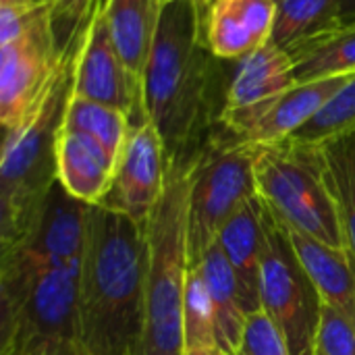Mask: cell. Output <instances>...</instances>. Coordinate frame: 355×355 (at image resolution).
Segmentation results:
<instances>
[{"mask_svg": "<svg viewBox=\"0 0 355 355\" xmlns=\"http://www.w3.org/2000/svg\"><path fill=\"white\" fill-rule=\"evenodd\" d=\"M206 44L200 0H166L141 77L146 119L166 160H196L220 125L229 73Z\"/></svg>", "mask_w": 355, "mask_h": 355, "instance_id": "1", "label": "cell"}, {"mask_svg": "<svg viewBox=\"0 0 355 355\" xmlns=\"http://www.w3.org/2000/svg\"><path fill=\"white\" fill-rule=\"evenodd\" d=\"M146 225L89 206L77 277L79 341L89 355H141L146 329Z\"/></svg>", "mask_w": 355, "mask_h": 355, "instance_id": "2", "label": "cell"}, {"mask_svg": "<svg viewBox=\"0 0 355 355\" xmlns=\"http://www.w3.org/2000/svg\"><path fill=\"white\" fill-rule=\"evenodd\" d=\"M87 23V21H85ZM62 48L56 73L29 116L8 129L0 156V250L17 243L58 183L56 148L75 89L83 29Z\"/></svg>", "mask_w": 355, "mask_h": 355, "instance_id": "3", "label": "cell"}, {"mask_svg": "<svg viewBox=\"0 0 355 355\" xmlns=\"http://www.w3.org/2000/svg\"><path fill=\"white\" fill-rule=\"evenodd\" d=\"M193 160L168 162L158 204L146 220L144 355H183V300L189 279L187 214Z\"/></svg>", "mask_w": 355, "mask_h": 355, "instance_id": "4", "label": "cell"}, {"mask_svg": "<svg viewBox=\"0 0 355 355\" xmlns=\"http://www.w3.org/2000/svg\"><path fill=\"white\" fill-rule=\"evenodd\" d=\"M256 183L260 200L287 229L345 250L341 216L320 144L285 139L258 146Z\"/></svg>", "mask_w": 355, "mask_h": 355, "instance_id": "5", "label": "cell"}, {"mask_svg": "<svg viewBox=\"0 0 355 355\" xmlns=\"http://www.w3.org/2000/svg\"><path fill=\"white\" fill-rule=\"evenodd\" d=\"M256 154L258 146L235 139L218 125L193 160L187 214L191 268L216 245L227 220L258 196Z\"/></svg>", "mask_w": 355, "mask_h": 355, "instance_id": "6", "label": "cell"}, {"mask_svg": "<svg viewBox=\"0 0 355 355\" xmlns=\"http://www.w3.org/2000/svg\"><path fill=\"white\" fill-rule=\"evenodd\" d=\"M79 268L0 279V355H37L48 345L79 339Z\"/></svg>", "mask_w": 355, "mask_h": 355, "instance_id": "7", "label": "cell"}, {"mask_svg": "<svg viewBox=\"0 0 355 355\" xmlns=\"http://www.w3.org/2000/svg\"><path fill=\"white\" fill-rule=\"evenodd\" d=\"M264 204V202H262ZM260 306L279 327L291 355H316L322 297L300 260L287 227L264 204Z\"/></svg>", "mask_w": 355, "mask_h": 355, "instance_id": "8", "label": "cell"}, {"mask_svg": "<svg viewBox=\"0 0 355 355\" xmlns=\"http://www.w3.org/2000/svg\"><path fill=\"white\" fill-rule=\"evenodd\" d=\"M89 206L56 183L25 235L0 250V279L79 268Z\"/></svg>", "mask_w": 355, "mask_h": 355, "instance_id": "9", "label": "cell"}, {"mask_svg": "<svg viewBox=\"0 0 355 355\" xmlns=\"http://www.w3.org/2000/svg\"><path fill=\"white\" fill-rule=\"evenodd\" d=\"M62 50L54 29V6L33 15L0 46V123L4 131L23 123L48 89Z\"/></svg>", "mask_w": 355, "mask_h": 355, "instance_id": "10", "label": "cell"}, {"mask_svg": "<svg viewBox=\"0 0 355 355\" xmlns=\"http://www.w3.org/2000/svg\"><path fill=\"white\" fill-rule=\"evenodd\" d=\"M102 6L104 0H98L83 29V40L75 64L73 96L125 112L133 127L148 121L144 112L141 79L129 71L116 52L104 21Z\"/></svg>", "mask_w": 355, "mask_h": 355, "instance_id": "11", "label": "cell"}, {"mask_svg": "<svg viewBox=\"0 0 355 355\" xmlns=\"http://www.w3.org/2000/svg\"><path fill=\"white\" fill-rule=\"evenodd\" d=\"M349 77L352 75L295 83L291 89L260 104L223 112L220 127L235 139L252 146L285 141L306 123H310L341 92Z\"/></svg>", "mask_w": 355, "mask_h": 355, "instance_id": "12", "label": "cell"}, {"mask_svg": "<svg viewBox=\"0 0 355 355\" xmlns=\"http://www.w3.org/2000/svg\"><path fill=\"white\" fill-rule=\"evenodd\" d=\"M166 171L168 160L156 127L150 121L133 125L116 160L112 183L98 206L146 225L162 196Z\"/></svg>", "mask_w": 355, "mask_h": 355, "instance_id": "13", "label": "cell"}, {"mask_svg": "<svg viewBox=\"0 0 355 355\" xmlns=\"http://www.w3.org/2000/svg\"><path fill=\"white\" fill-rule=\"evenodd\" d=\"M204 37L220 60L243 58L272 40L277 0H200Z\"/></svg>", "mask_w": 355, "mask_h": 355, "instance_id": "14", "label": "cell"}, {"mask_svg": "<svg viewBox=\"0 0 355 355\" xmlns=\"http://www.w3.org/2000/svg\"><path fill=\"white\" fill-rule=\"evenodd\" d=\"M264 204L260 196L243 204L223 227L216 243L223 250L225 258L233 266L243 308L250 314L262 310L260 306V264L264 250V223H262Z\"/></svg>", "mask_w": 355, "mask_h": 355, "instance_id": "15", "label": "cell"}, {"mask_svg": "<svg viewBox=\"0 0 355 355\" xmlns=\"http://www.w3.org/2000/svg\"><path fill=\"white\" fill-rule=\"evenodd\" d=\"M231 62L233 67L229 69V83H227L223 112L241 110L260 104L268 98H275L291 89L297 83L293 75L291 56L281 48H277L272 42Z\"/></svg>", "mask_w": 355, "mask_h": 355, "instance_id": "16", "label": "cell"}, {"mask_svg": "<svg viewBox=\"0 0 355 355\" xmlns=\"http://www.w3.org/2000/svg\"><path fill=\"white\" fill-rule=\"evenodd\" d=\"M58 183L85 204H100L106 196L116 160L94 139L62 129L56 148Z\"/></svg>", "mask_w": 355, "mask_h": 355, "instance_id": "17", "label": "cell"}, {"mask_svg": "<svg viewBox=\"0 0 355 355\" xmlns=\"http://www.w3.org/2000/svg\"><path fill=\"white\" fill-rule=\"evenodd\" d=\"M287 231L322 304L341 312L355 327V264L352 256L341 248L327 245L304 233Z\"/></svg>", "mask_w": 355, "mask_h": 355, "instance_id": "18", "label": "cell"}, {"mask_svg": "<svg viewBox=\"0 0 355 355\" xmlns=\"http://www.w3.org/2000/svg\"><path fill=\"white\" fill-rule=\"evenodd\" d=\"M166 0H104L110 40L133 75L144 77Z\"/></svg>", "mask_w": 355, "mask_h": 355, "instance_id": "19", "label": "cell"}, {"mask_svg": "<svg viewBox=\"0 0 355 355\" xmlns=\"http://www.w3.org/2000/svg\"><path fill=\"white\" fill-rule=\"evenodd\" d=\"M198 270L214 306L216 327H218V345L229 355H235L241 349V339L245 331L248 312L241 302V289L237 275L229 260L225 258L223 250L212 245L202 262L191 268Z\"/></svg>", "mask_w": 355, "mask_h": 355, "instance_id": "20", "label": "cell"}, {"mask_svg": "<svg viewBox=\"0 0 355 355\" xmlns=\"http://www.w3.org/2000/svg\"><path fill=\"white\" fill-rule=\"evenodd\" d=\"M343 0H277L272 44L295 54L302 46L335 31L341 23Z\"/></svg>", "mask_w": 355, "mask_h": 355, "instance_id": "21", "label": "cell"}, {"mask_svg": "<svg viewBox=\"0 0 355 355\" xmlns=\"http://www.w3.org/2000/svg\"><path fill=\"white\" fill-rule=\"evenodd\" d=\"M291 60L297 83L355 75V21L302 46Z\"/></svg>", "mask_w": 355, "mask_h": 355, "instance_id": "22", "label": "cell"}, {"mask_svg": "<svg viewBox=\"0 0 355 355\" xmlns=\"http://www.w3.org/2000/svg\"><path fill=\"white\" fill-rule=\"evenodd\" d=\"M320 146L341 216L345 252L355 264V131L331 137Z\"/></svg>", "mask_w": 355, "mask_h": 355, "instance_id": "23", "label": "cell"}, {"mask_svg": "<svg viewBox=\"0 0 355 355\" xmlns=\"http://www.w3.org/2000/svg\"><path fill=\"white\" fill-rule=\"evenodd\" d=\"M62 129L81 133V135L94 139L114 160H119V156L125 148L127 135L131 131V121L125 112H121L112 106L73 96L69 102V110H67Z\"/></svg>", "mask_w": 355, "mask_h": 355, "instance_id": "24", "label": "cell"}, {"mask_svg": "<svg viewBox=\"0 0 355 355\" xmlns=\"http://www.w3.org/2000/svg\"><path fill=\"white\" fill-rule=\"evenodd\" d=\"M183 345H185V352L218 345V327H216L214 306L198 270H189V279L185 287Z\"/></svg>", "mask_w": 355, "mask_h": 355, "instance_id": "25", "label": "cell"}, {"mask_svg": "<svg viewBox=\"0 0 355 355\" xmlns=\"http://www.w3.org/2000/svg\"><path fill=\"white\" fill-rule=\"evenodd\" d=\"M355 131V75L341 87V92L300 131L289 139L302 144H322L331 137Z\"/></svg>", "mask_w": 355, "mask_h": 355, "instance_id": "26", "label": "cell"}, {"mask_svg": "<svg viewBox=\"0 0 355 355\" xmlns=\"http://www.w3.org/2000/svg\"><path fill=\"white\" fill-rule=\"evenodd\" d=\"M241 355H291L285 337L281 335L279 327L272 322V318L258 310L248 316L245 331L241 339Z\"/></svg>", "mask_w": 355, "mask_h": 355, "instance_id": "27", "label": "cell"}, {"mask_svg": "<svg viewBox=\"0 0 355 355\" xmlns=\"http://www.w3.org/2000/svg\"><path fill=\"white\" fill-rule=\"evenodd\" d=\"M316 354L355 355V327L335 308L322 304Z\"/></svg>", "mask_w": 355, "mask_h": 355, "instance_id": "28", "label": "cell"}, {"mask_svg": "<svg viewBox=\"0 0 355 355\" xmlns=\"http://www.w3.org/2000/svg\"><path fill=\"white\" fill-rule=\"evenodd\" d=\"M54 4V29L60 50L75 37L81 25L89 19L98 0H52Z\"/></svg>", "mask_w": 355, "mask_h": 355, "instance_id": "29", "label": "cell"}, {"mask_svg": "<svg viewBox=\"0 0 355 355\" xmlns=\"http://www.w3.org/2000/svg\"><path fill=\"white\" fill-rule=\"evenodd\" d=\"M48 6H54L52 0H0V46L8 44L33 15Z\"/></svg>", "mask_w": 355, "mask_h": 355, "instance_id": "30", "label": "cell"}, {"mask_svg": "<svg viewBox=\"0 0 355 355\" xmlns=\"http://www.w3.org/2000/svg\"><path fill=\"white\" fill-rule=\"evenodd\" d=\"M37 355H89V352L83 347L79 339H64V341H56L48 345Z\"/></svg>", "mask_w": 355, "mask_h": 355, "instance_id": "31", "label": "cell"}, {"mask_svg": "<svg viewBox=\"0 0 355 355\" xmlns=\"http://www.w3.org/2000/svg\"><path fill=\"white\" fill-rule=\"evenodd\" d=\"M355 21V0H343L341 6V23H354Z\"/></svg>", "mask_w": 355, "mask_h": 355, "instance_id": "32", "label": "cell"}, {"mask_svg": "<svg viewBox=\"0 0 355 355\" xmlns=\"http://www.w3.org/2000/svg\"><path fill=\"white\" fill-rule=\"evenodd\" d=\"M183 355H229L225 349H220L218 345L214 347H200V349H187Z\"/></svg>", "mask_w": 355, "mask_h": 355, "instance_id": "33", "label": "cell"}, {"mask_svg": "<svg viewBox=\"0 0 355 355\" xmlns=\"http://www.w3.org/2000/svg\"><path fill=\"white\" fill-rule=\"evenodd\" d=\"M235 355H241V354H235Z\"/></svg>", "mask_w": 355, "mask_h": 355, "instance_id": "34", "label": "cell"}, {"mask_svg": "<svg viewBox=\"0 0 355 355\" xmlns=\"http://www.w3.org/2000/svg\"><path fill=\"white\" fill-rule=\"evenodd\" d=\"M316 355H320V354H316Z\"/></svg>", "mask_w": 355, "mask_h": 355, "instance_id": "35", "label": "cell"}, {"mask_svg": "<svg viewBox=\"0 0 355 355\" xmlns=\"http://www.w3.org/2000/svg\"><path fill=\"white\" fill-rule=\"evenodd\" d=\"M141 355H144V354H141Z\"/></svg>", "mask_w": 355, "mask_h": 355, "instance_id": "36", "label": "cell"}]
</instances>
